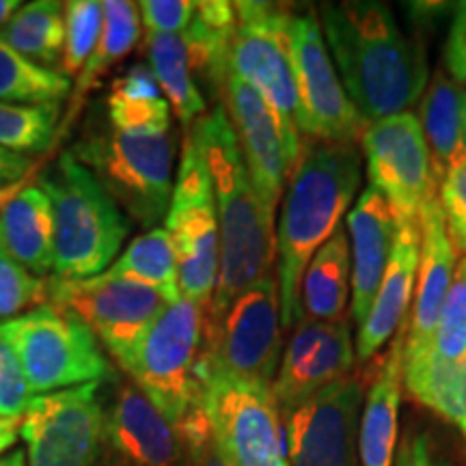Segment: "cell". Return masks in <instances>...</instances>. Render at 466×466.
I'll use <instances>...</instances> for the list:
<instances>
[{
	"mask_svg": "<svg viewBox=\"0 0 466 466\" xmlns=\"http://www.w3.org/2000/svg\"><path fill=\"white\" fill-rule=\"evenodd\" d=\"M318 15L343 89L367 126L404 115L421 100L430 83L428 58L387 3H324Z\"/></svg>",
	"mask_w": 466,
	"mask_h": 466,
	"instance_id": "obj_1",
	"label": "cell"
},
{
	"mask_svg": "<svg viewBox=\"0 0 466 466\" xmlns=\"http://www.w3.org/2000/svg\"><path fill=\"white\" fill-rule=\"evenodd\" d=\"M199 143L214 186L218 217V281L203 322H217L225 309L277 261L275 212L255 190L225 106H217L188 130Z\"/></svg>",
	"mask_w": 466,
	"mask_h": 466,
	"instance_id": "obj_2",
	"label": "cell"
},
{
	"mask_svg": "<svg viewBox=\"0 0 466 466\" xmlns=\"http://www.w3.org/2000/svg\"><path fill=\"white\" fill-rule=\"evenodd\" d=\"M352 143H309L289 177L277 225V285L281 326L302 318L300 283L318 248L341 227L363 168Z\"/></svg>",
	"mask_w": 466,
	"mask_h": 466,
	"instance_id": "obj_3",
	"label": "cell"
},
{
	"mask_svg": "<svg viewBox=\"0 0 466 466\" xmlns=\"http://www.w3.org/2000/svg\"><path fill=\"white\" fill-rule=\"evenodd\" d=\"M37 186L50 197L55 212L52 272L56 281H78L106 272L130 233V220L96 175L74 151H63Z\"/></svg>",
	"mask_w": 466,
	"mask_h": 466,
	"instance_id": "obj_4",
	"label": "cell"
},
{
	"mask_svg": "<svg viewBox=\"0 0 466 466\" xmlns=\"http://www.w3.org/2000/svg\"><path fill=\"white\" fill-rule=\"evenodd\" d=\"M74 156L124 208L132 223L154 229L167 218L173 197V132L127 134L108 126L74 147Z\"/></svg>",
	"mask_w": 466,
	"mask_h": 466,
	"instance_id": "obj_5",
	"label": "cell"
},
{
	"mask_svg": "<svg viewBox=\"0 0 466 466\" xmlns=\"http://www.w3.org/2000/svg\"><path fill=\"white\" fill-rule=\"evenodd\" d=\"M236 9V37H233L229 69L253 86L275 115L285 147L289 171L294 173L302 156L299 132V93L289 50L291 7L277 3L242 0Z\"/></svg>",
	"mask_w": 466,
	"mask_h": 466,
	"instance_id": "obj_6",
	"label": "cell"
},
{
	"mask_svg": "<svg viewBox=\"0 0 466 466\" xmlns=\"http://www.w3.org/2000/svg\"><path fill=\"white\" fill-rule=\"evenodd\" d=\"M283 357L281 302L277 277L268 275L242 291L217 322H203L197 376L275 384Z\"/></svg>",
	"mask_w": 466,
	"mask_h": 466,
	"instance_id": "obj_7",
	"label": "cell"
},
{
	"mask_svg": "<svg viewBox=\"0 0 466 466\" xmlns=\"http://www.w3.org/2000/svg\"><path fill=\"white\" fill-rule=\"evenodd\" d=\"M31 393L46 395L113 378L102 343L67 309L42 305L0 324Z\"/></svg>",
	"mask_w": 466,
	"mask_h": 466,
	"instance_id": "obj_8",
	"label": "cell"
},
{
	"mask_svg": "<svg viewBox=\"0 0 466 466\" xmlns=\"http://www.w3.org/2000/svg\"><path fill=\"white\" fill-rule=\"evenodd\" d=\"M203 319L206 309L197 302L186 299L168 302L121 365L173 428L201 398L195 371Z\"/></svg>",
	"mask_w": 466,
	"mask_h": 466,
	"instance_id": "obj_9",
	"label": "cell"
},
{
	"mask_svg": "<svg viewBox=\"0 0 466 466\" xmlns=\"http://www.w3.org/2000/svg\"><path fill=\"white\" fill-rule=\"evenodd\" d=\"M165 229L177 258L182 299L208 311L218 281V217L208 162L195 137L186 130L177 177Z\"/></svg>",
	"mask_w": 466,
	"mask_h": 466,
	"instance_id": "obj_10",
	"label": "cell"
},
{
	"mask_svg": "<svg viewBox=\"0 0 466 466\" xmlns=\"http://www.w3.org/2000/svg\"><path fill=\"white\" fill-rule=\"evenodd\" d=\"M289 50L299 93V132L311 143H352L365 132V119L343 89L333 56L324 44L318 11L291 9Z\"/></svg>",
	"mask_w": 466,
	"mask_h": 466,
	"instance_id": "obj_11",
	"label": "cell"
},
{
	"mask_svg": "<svg viewBox=\"0 0 466 466\" xmlns=\"http://www.w3.org/2000/svg\"><path fill=\"white\" fill-rule=\"evenodd\" d=\"M227 466H289L283 419L270 387L225 376H197Z\"/></svg>",
	"mask_w": 466,
	"mask_h": 466,
	"instance_id": "obj_12",
	"label": "cell"
},
{
	"mask_svg": "<svg viewBox=\"0 0 466 466\" xmlns=\"http://www.w3.org/2000/svg\"><path fill=\"white\" fill-rule=\"evenodd\" d=\"M102 382L37 395L20 421L26 466L104 464Z\"/></svg>",
	"mask_w": 466,
	"mask_h": 466,
	"instance_id": "obj_13",
	"label": "cell"
},
{
	"mask_svg": "<svg viewBox=\"0 0 466 466\" xmlns=\"http://www.w3.org/2000/svg\"><path fill=\"white\" fill-rule=\"evenodd\" d=\"M367 179L387 199L398 225H419L421 209L436 197L428 143L417 115L387 116L365 127Z\"/></svg>",
	"mask_w": 466,
	"mask_h": 466,
	"instance_id": "obj_14",
	"label": "cell"
},
{
	"mask_svg": "<svg viewBox=\"0 0 466 466\" xmlns=\"http://www.w3.org/2000/svg\"><path fill=\"white\" fill-rule=\"evenodd\" d=\"M50 300L89 326L97 341L124 365L149 324L168 302L156 289L102 272L78 281H50Z\"/></svg>",
	"mask_w": 466,
	"mask_h": 466,
	"instance_id": "obj_15",
	"label": "cell"
},
{
	"mask_svg": "<svg viewBox=\"0 0 466 466\" xmlns=\"http://www.w3.org/2000/svg\"><path fill=\"white\" fill-rule=\"evenodd\" d=\"M363 382L350 374L281 412L289 466H360Z\"/></svg>",
	"mask_w": 466,
	"mask_h": 466,
	"instance_id": "obj_16",
	"label": "cell"
},
{
	"mask_svg": "<svg viewBox=\"0 0 466 466\" xmlns=\"http://www.w3.org/2000/svg\"><path fill=\"white\" fill-rule=\"evenodd\" d=\"M354 359L357 354L348 319L330 324L302 316L294 324L272 384L279 410L288 412L322 389L348 378Z\"/></svg>",
	"mask_w": 466,
	"mask_h": 466,
	"instance_id": "obj_17",
	"label": "cell"
},
{
	"mask_svg": "<svg viewBox=\"0 0 466 466\" xmlns=\"http://www.w3.org/2000/svg\"><path fill=\"white\" fill-rule=\"evenodd\" d=\"M104 464L186 466L177 430L132 380L116 384L104 408Z\"/></svg>",
	"mask_w": 466,
	"mask_h": 466,
	"instance_id": "obj_18",
	"label": "cell"
},
{
	"mask_svg": "<svg viewBox=\"0 0 466 466\" xmlns=\"http://www.w3.org/2000/svg\"><path fill=\"white\" fill-rule=\"evenodd\" d=\"M223 100L250 182L266 208L275 212L283 199L285 184L291 177L275 115L253 86L231 72L227 76Z\"/></svg>",
	"mask_w": 466,
	"mask_h": 466,
	"instance_id": "obj_19",
	"label": "cell"
},
{
	"mask_svg": "<svg viewBox=\"0 0 466 466\" xmlns=\"http://www.w3.org/2000/svg\"><path fill=\"white\" fill-rule=\"evenodd\" d=\"M398 236V220L384 197L371 186L360 192L352 212L348 214L350 255H352V322L360 326L387 272Z\"/></svg>",
	"mask_w": 466,
	"mask_h": 466,
	"instance_id": "obj_20",
	"label": "cell"
},
{
	"mask_svg": "<svg viewBox=\"0 0 466 466\" xmlns=\"http://www.w3.org/2000/svg\"><path fill=\"white\" fill-rule=\"evenodd\" d=\"M419 231H421V255H419L415 307L406 333L404 354L419 352L430 346L442 302L450 294L456 275V250L447 233L445 212L439 197H432L423 206Z\"/></svg>",
	"mask_w": 466,
	"mask_h": 466,
	"instance_id": "obj_21",
	"label": "cell"
},
{
	"mask_svg": "<svg viewBox=\"0 0 466 466\" xmlns=\"http://www.w3.org/2000/svg\"><path fill=\"white\" fill-rule=\"evenodd\" d=\"M421 231L419 225H398V236L370 316L359 326L354 354L360 363L374 359L404 329L408 309L417 288Z\"/></svg>",
	"mask_w": 466,
	"mask_h": 466,
	"instance_id": "obj_22",
	"label": "cell"
},
{
	"mask_svg": "<svg viewBox=\"0 0 466 466\" xmlns=\"http://www.w3.org/2000/svg\"><path fill=\"white\" fill-rule=\"evenodd\" d=\"M406 329L393 337L391 348L378 367L374 382L367 389L363 415L359 423L360 466H393L398 451V417L401 401Z\"/></svg>",
	"mask_w": 466,
	"mask_h": 466,
	"instance_id": "obj_23",
	"label": "cell"
},
{
	"mask_svg": "<svg viewBox=\"0 0 466 466\" xmlns=\"http://www.w3.org/2000/svg\"><path fill=\"white\" fill-rule=\"evenodd\" d=\"M0 250L35 277L44 279L55 268V212L37 184L0 208Z\"/></svg>",
	"mask_w": 466,
	"mask_h": 466,
	"instance_id": "obj_24",
	"label": "cell"
},
{
	"mask_svg": "<svg viewBox=\"0 0 466 466\" xmlns=\"http://www.w3.org/2000/svg\"><path fill=\"white\" fill-rule=\"evenodd\" d=\"M464 96L462 85L442 69L434 74L421 96L417 119L428 143L436 186L466 160Z\"/></svg>",
	"mask_w": 466,
	"mask_h": 466,
	"instance_id": "obj_25",
	"label": "cell"
},
{
	"mask_svg": "<svg viewBox=\"0 0 466 466\" xmlns=\"http://www.w3.org/2000/svg\"><path fill=\"white\" fill-rule=\"evenodd\" d=\"M352 291V255L346 227H339L309 261L300 283L302 316L318 322L348 319Z\"/></svg>",
	"mask_w": 466,
	"mask_h": 466,
	"instance_id": "obj_26",
	"label": "cell"
},
{
	"mask_svg": "<svg viewBox=\"0 0 466 466\" xmlns=\"http://www.w3.org/2000/svg\"><path fill=\"white\" fill-rule=\"evenodd\" d=\"M236 9L225 0L195 3V14L184 31V42L197 85L209 89L214 97H223L233 37H236Z\"/></svg>",
	"mask_w": 466,
	"mask_h": 466,
	"instance_id": "obj_27",
	"label": "cell"
},
{
	"mask_svg": "<svg viewBox=\"0 0 466 466\" xmlns=\"http://www.w3.org/2000/svg\"><path fill=\"white\" fill-rule=\"evenodd\" d=\"M401 380L417 404L430 408L466 436V365L447 363L425 348L404 354Z\"/></svg>",
	"mask_w": 466,
	"mask_h": 466,
	"instance_id": "obj_28",
	"label": "cell"
},
{
	"mask_svg": "<svg viewBox=\"0 0 466 466\" xmlns=\"http://www.w3.org/2000/svg\"><path fill=\"white\" fill-rule=\"evenodd\" d=\"M141 14H138L137 3H130V0H106L104 3V26L100 42H97L83 72L76 78L74 97L66 113L61 132H66V127L76 119V115L85 106L86 96L100 86L104 76L115 66H119L137 48L138 39H141Z\"/></svg>",
	"mask_w": 466,
	"mask_h": 466,
	"instance_id": "obj_29",
	"label": "cell"
},
{
	"mask_svg": "<svg viewBox=\"0 0 466 466\" xmlns=\"http://www.w3.org/2000/svg\"><path fill=\"white\" fill-rule=\"evenodd\" d=\"M149 67L160 91L184 130H190L199 116L208 113L206 97L192 74L188 48L182 35H145Z\"/></svg>",
	"mask_w": 466,
	"mask_h": 466,
	"instance_id": "obj_30",
	"label": "cell"
},
{
	"mask_svg": "<svg viewBox=\"0 0 466 466\" xmlns=\"http://www.w3.org/2000/svg\"><path fill=\"white\" fill-rule=\"evenodd\" d=\"M0 39L37 66H61L66 48V5L56 0H35L22 5L0 31Z\"/></svg>",
	"mask_w": 466,
	"mask_h": 466,
	"instance_id": "obj_31",
	"label": "cell"
},
{
	"mask_svg": "<svg viewBox=\"0 0 466 466\" xmlns=\"http://www.w3.org/2000/svg\"><path fill=\"white\" fill-rule=\"evenodd\" d=\"M113 275L156 289L167 302L182 299L177 258L165 227H154L127 244L119 259L108 268Z\"/></svg>",
	"mask_w": 466,
	"mask_h": 466,
	"instance_id": "obj_32",
	"label": "cell"
},
{
	"mask_svg": "<svg viewBox=\"0 0 466 466\" xmlns=\"http://www.w3.org/2000/svg\"><path fill=\"white\" fill-rule=\"evenodd\" d=\"M72 91V80L22 56L0 39V102L61 104Z\"/></svg>",
	"mask_w": 466,
	"mask_h": 466,
	"instance_id": "obj_33",
	"label": "cell"
},
{
	"mask_svg": "<svg viewBox=\"0 0 466 466\" xmlns=\"http://www.w3.org/2000/svg\"><path fill=\"white\" fill-rule=\"evenodd\" d=\"M61 104H3L0 102V147L15 154H37L52 145Z\"/></svg>",
	"mask_w": 466,
	"mask_h": 466,
	"instance_id": "obj_34",
	"label": "cell"
},
{
	"mask_svg": "<svg viewBox=\"0 0 466 466\" xmlns=\"http://www.w3.org/2000/svg\"><path fill=\"white\" fill-rule=\"evenodd\" d=\"M104 26V3L69 0L66 3V48L58 72L66 78H78L100 42Z\"/></svg>",
	"mask_w": 466,
	"mask_h": 466,
	"instance_id": "obj_35",
	"label": "cell"
},
{
	"mask_svg": "<svg viewBox=\"0 0 466 466\" xmlns=\"http://www.w3.org/2000/svg\"><path fill=\"white\" fill-rule=\"evenodd\" d=\"M428 348L447 363L466 365V270L460 264Z\"/></svg>",
	"mask_w": 466,
	"mask_h": 466,
	"instance_id": "obj_36",
	"label": "cell"
},
{
	"mask_svg": "<svg viewBox=\"0 0 466 466\" xmlns=\"http://www.w3.org/2000/svg\"><path fill=\"white\" fill-rule=\"evenodd\" d=\"M50 300V281L35 277L0 250V319L17 318L25 309Z\"/></svg>",
	"mask_w": 466,
	"mask_h": 466,
	"instance_id": "obj_37",
	"label": "cell"
},
{
	"mask_svg": "<svg viewBox=\"0 0 466 466\" xmlns=\"http://www.w3.org/2000/svg\"><path fill=\"white\" fill-rule=\"evenodd\" d=\"M106 115L110 127L127 134H151L171 130V106L160 100H130V97L108 93Z\"/></svg>",
	"mask_w": 466,
	"mask_h": 466,
	"instance_id": "obj_38",
	"label": "cell"
},
{
	"mask_svg": "<svg viewBox=\"0 0 466 466\" xmlns=\"http://www.w3.org/2000/svg\"><path fill=\"white\" fill-rule=\"evenodd\" d=\"M175 430H177L179 441H182L186 466H227L218 451L217 439H214L212 425H209L201 398L186 412L182 421L175 425Z\"/></svg>",
	"mask_w": 466,
	"mask_h": 466,
	"instance_id": "obj_39",
	"label": "cell"
},
{
	"mask_svg": "<svg viewBox=\"0 0 466 466\" xmlns=\"http://www.w3.org/2000/svg\"><path fill=\"white\" fill-rule=\"evenodd\" d=\"M31 395L20 360L0 333V419H20L31 404Z\"/></svg>",
	"mask_w": 466,
	"mask_h": 466,
	"instance_id": "obj_40",
	"label": "cell"
},
{
	"mask_svg": "<svg viewBox=\"0 0 466 466\" xmlns=\"http://www.w3.org/2000/svg\"><path fill=\"white\" fill-rule=\"evenodd\" d=\"M145 35H182L188 28L195 3L188 0H143L138 3Z\"/></svg>",
	"mask_w": 466,
	"mask_h": 466,
	"instance_id": "obj_41",
	"label": "cell"
},
{
	"mask_svg": "<svg viewBox=\"0 0 466 466\" xmlns=\"http://www.w3.org/2000/svg\"><path fill=\"white\" fill-rule=\"evenodd\" d=\"M393 466H451L447 458L434 445L432 436L425 430L417 428L415 423H408L401 436L398 451H395Z\"/></svg>",
	"mask_w": 466,
	"mask_h": 466,
	"instance_id": "obj_42",
	"label": "cell"
},
{
	"mask_svg": "<svg viewBox=\"0 0 466 466\" xmlns=\"http://www.w3.org/2000/svg\"><path fill=\"white\" fill-rule=\"evenodd\" d=\"M453 20L442 48V67L458 85L466 83V0L453 5Z\"/></svg>",
	"mask_w": 466,
	"mask_h": 466,
	"instance_id": "obj_43",
	"label": "cell"
},
{
	"mask_svg": "<svg viewBox=\"0 0 466 466\" xmlns=\"http://www.w3.org/2000/svg\"><path fill=\"white\" fill-rule=\"evenodd\" d=\"M110 93L130 97V100H160L162 97L158 80H156L151 67L145 66V63H137L126 74H121L119 78H115Z\"/></svg>",
	"mask_w": 466,
	"mask_h": 466,
	"instance_id": "obj_44",
	"label": "cell"
},
{
	"mask_svg": "<svg viewBox=\"0 0 466 466\" xmlns=\"http://www.w3.org/2000/svg\"><path fill=\"white\" fill-rule=\"evenodd\" d=\"M441 208L445 218H458L466 214V160L441 182Z\"/></svg>",
	"mask_w": 466,
	"mask_h": 466,
	"instance_id": "obj_45",
	"label": "cell"
},
{
	"mask_svg": "<svg viewBox=\"0 0 466 466\" xmlns=\"http://www.w3.org/2000/svg\"><path fill=\"white\" fill-rule=\"evenodd\" d=\"M31 165L33 160L28 156L0 147V192H5L3 188H11V186L20 182L28 173Z\"/></svg>",
	"mask_w": 466,
	"mask_h": 466,
	"instance_id": "obj_46",
	"label": "cell"
},
{
	"mask_svg": "<svg viewBox=\"0 0 466 466\" xmlns=\"http://www.w3.org/2000/svg\"><path fill=\"white\" fill-rule=\"evenodd\" d=\"M447 220V233H450V240L453 244V250L464 253L466 258V214L458 218H445Z\"/></svg>",
	"mask_w": 466,
	"mask_h": 466,
	"instance_id": "obj_47",
	"label": "cell"
},
{
	"mask_svg": "<svg viewBox=\"0 0 466 466\" xmlns=\"http://www.w3.org/2000/svg\"><path fill=\"white\" fill-rule=\"evenodd\" d=\"M20 419H0V456L15 445L20 436Z\"/></svg>",
	"mask_w": 466,
	"mask_h": 466,
	"instance_id": "obj_48",
	"label": "cell"
},
{
	"mask_svg": "<svg viewBox=\"0 0 466 466\" xmlns=\"http://www.w3.org/2000/svg\"><path fill=\"white\" fill-rule=\"evenodd\" d=\"M20 7L22 3H17V0H0V31L9 25V20Z\"/></svg>",
	"mask_w": 466,
	"mask_h": 466,
	"instance_id": "obj_49",
	"label": "cell"
},
{
	"mask_svg": "<svg viewBox=\"0 0 466 466\" xmlns=\"http://www.w3.org/2000/svg\"><path fill=\"white\" fill-rule=\"evenodd\" d=\"M0 466H26V451L25 450H14L7 456L0 458Z\"/></svg>",
	"mask_w": 466,
	"mask_h": 466,
	"instance_id": "obj_50",
	"label": "cell"
},
{
	"mask_svg": "<svg viewBox=\"0 0 466 466\" xmlns=\"http://www.w3.org/2000/svg\"><path fill=\"white\" fill-rule=\"evenodd\" d=\"M464 141H466V96H464Z\"/></svg>",
	"mask_w": 466,
	"mask_h": 466,
	"instance_id": "obj_51",
	"label": "cell"
},
{
	"mask_svg": "<svg viewBox=\"0 0 466 466\" xmlns=\"http://www.w3.org/2000/svg\"><path fill=\"white\" fill-rule=\"evenodd\" d=\"M3 197H9V192L5 190V192H0V199H3Z\"/></svg>",
	"mask_w": 466,
	"mask_h": 466,
	"instance_id": "obj_52",
	"label": "cell"
},
{
	"mask_svg": "<svg viewBox=\"0 0 466 466\" xmlns=\"http://www.w3.org/2000/svg\"><path fill=\"white\" fill-rule=\"evenodd\" d=\"M460 266H462V268H464V270H466V258H464L462 261H460Z\"/></svg>",
	"mask_w": 466,
	"mask_h": 466,
	"instance_id": "obj_53",
	"label": "cell"
}]
</instances>
